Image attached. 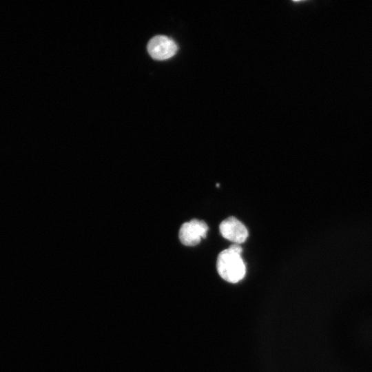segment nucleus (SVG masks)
<instances>
[{
	"label": "nucleus",
	"instance_id": "nucleus-1",
	"mask_svg": "<svg viewBox=\"0 0 372 372\" xmlns=\"http://www.w3.org/2000/svg\"><path fill=\"white\" fill-rule=\"evenodd\" d=\"M216 267L218 274L225 280L236 283L245 276V264L240 254L227 248L218 256Z\"/></svg>",
	"mask_w": 372,
	"mask_h": 372
},
{
	"label": "nucleus",
	"instance_id": "nucleus-2",
	"mask_svg": "<svg viewBox=\"0 0 372 372\" xmlns=\"http://www.w3.org/2000/svg\"><path fill=\"white\" fill-rule=\"evenodd\" d=\"M208 226L204 220L192 219L183 223L179 230V239L186 246L198 245L201 238H205Z\"/></svg>",
	"mask_w": 372,
	"mask_h": 372
},
{
	"label": "nucleus",
	"instance_id": "nucleus-3",
	"mask_svg": "<svg viewBox=\"0 0 372 372\" xmlns=\"http://www.w3.org/2000/svg\"><path fill=\"white\" fill-rule=\"evenodd\" d=\"M178 46L168 37L158 35L150 39L147 44L149 55L156 60H165L172 57L177 52Z\"/></svg>",
	"mask_w": 372,
	"mask_h": 372
},
{
	"label": "nucleus",
	"instance_id": "nucleus-4",
	"mask_svg": "<svg viewBox=\"0 0 372 372\" xmlns=\"http://www.w3.org/2000/svg\"><path fill=\"white\" fill-rule=\"evenodd\" d=\"M219 230L224 238L236 244L244 242L248 237L245 225L234 216L223 220L219 225Z\"/></svg>",
	"mask_w": 372,
	"mask_h": 372
},
{
	"label": "nucleus",
	"instance_id": "nucleus-5",
	"mask_svg": "<svg viewBox=\"0 0 372 372\" xmlns=\"http://www.w3.org/2000/svg\"><path fill=\"white\" fill-rule=\"evenodd\" d=\"M229 249L231 250L236 251L238 254H241L242 249L238 244H234L229 247Z\"/></svg>",
	"mask_w": 372,
	"mask_h": 372
}]
</instances>
